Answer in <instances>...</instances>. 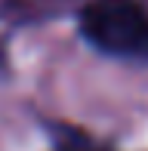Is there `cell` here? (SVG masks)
Listing matches in <instances>:
<instances>
[{"mask_svg":"<svg viewBox=\"0 0 148 151\" xmlns=\"http://www.w3.org/2000/svg\"><path fill=\"white\" fill-rule=\"evenodd\" d=\"M80 34L105 56L148 59V9L139 0H90L80 9Z\"/></svg>","mask_w":148,"mask_h":151,"instance_id":"1","label":"cell"},{"mask_svg":"<svg viewBox=\"0 0 148 151\" xmlns=\"http://www.w3.org/2000/svg\"><path fill=\"white\" fill-rule=\"evenodd\" d=\"M59 151H102V148H90V145H83V142H71V145H62Z\"/></svg>","mask_w":148,"mask_h":151,"instance_id":"2","label":"cell"},{"mask_svg":"<svg viewBox=\"0 0 148 151\" xmlns=\"http://www.w3.org/2000/svg\"><path fill=\"white\" fill-rule=\"evenodd\" d=\"M0 68H3V50H0Z\"/></svg>","mask_w":148,"mask_h":151,"instance_id":"3","label":"cell"}]
</instances>
